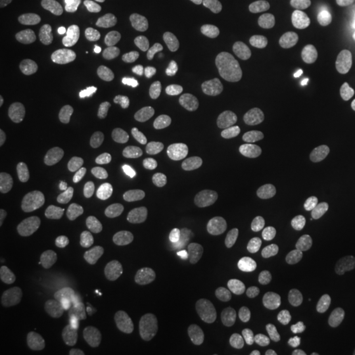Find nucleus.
I'll list each match as a JSON object with an SVG mask.
<instances>
[{"label":"nucleus","instance_id":"1","mask_svg":"<svg viewBox=\"0 0 355 355\" xmlns=\"http://www.w3.org/2000/svg\"><path fill=\"white\" fill-rule=\"evenodd\" d=\"M152 105L142 99L120 98L108 103L103 110V120L114 128L139 127L152 117Z\"/></svg>","mask_w":355,"mask_h":355},{"label":"nucleus","instance_id":"2","mask_svg":"<svg viewBox=\"0 0 355 355\" xmlns=\"http://www.w3.org/2000/svg\"><path fill=\"white\" fill-rule=\"evenodd\" d=\"M16 230L26 243L40 246L49 236L51 216L42 205H26L17 216Z\"/></svg>","mask_w":355,"mask_h":355},{"label":"nucleus","instance_id":"3","mask_svg":"<svg viewBox=\"0 0 355 355\" xmlns=\"http://www.w3.org/2000/svg\"><path fill=\"white\" fill-rule=\"evenodd\" d=\"M159 76V57L157 51H142L133 62V70L125 76V89L132 94H144L152 89Z\"/></svg>","mask_w":355,"mask_h":355},{"label":"nucleus","instance_id":"4","mask_svg":"<svg viewBox=\"0 0 355 355\" xmlns=\"http://www.w3.org/2000/svg\"><path fill=\"white\" fill-rule=\"evenodd\" d=\"M128 312V302L117 293H110L99 299L89 315L91 329L104 331L117 325Z\"/></svg>","mask_w":355,"mask_h":355},{"label":"nucleus","instance_id":"5","mask_svg":"<svg viewBox=\"0 0 355 355\" xmlns=\"http://www.w3.org/2000/svg\"><path fill=\"white\" fill-rule=\"evenodd\" d=\"M259 40L267 57L275 62L290 64L297 53L296 41L290 33L275 26H267L261 31Z\"/></svg>","mask_w":355,"mask_h":355},{"label":"nucleus","instance_id":"6","mask_svg":"<svg viewBox=\"0 0 355 355\" xmlns=\"http://www.w3.org/2000/svg\"><path fill=\"white\" fill-rule=\"evenodd\" d=\"M82 10L87 17L114 32L123 31L127 26L123 10L111 0H85Z\"/></svg>","mask_w":355,"mask_h":355},{"label":"nucleus","instance_id":"7","mask_svg":"<svg viewBox=\"0 0 355 355\" xmlns=\"http://www.w3.org/2000/svg\"><path fill=\"white\" fill-rule=\"evenodd\" d=\"M31 76L36 83L48 89L64 87L73 79L71 69L62 58H53L36 64L31 70Z\"/></svg>","mask_w":355,"mask_h":355},{"label":"nucleus","instance_id":"8","mask_svg":"<svg viewBox=\"0 0 355 355\" xmlns=\"http://www.w3.org/2000/svg\"><path fill=\"white\" fill-rule=\"evenodd\" d=\"M102 51L99 49H89L85 51L79 60L78 64V76L82 85L89 89H101L105 79H107V71L103 66Z\"/></svg>","mask_w":355,"mask_h":355},{"label":"nucleus","instance_id":"9","mask_svg":"<svg viewBox=\"0 0 355 355\" xmlns=\"http://www.w3.org/2000/svg\"><path fill=\"white\" fill-rule=\"evenodd\" d=\"M40 139L51 150H62L76 141V129L62 119H49L40 127Z\"/></svg>","mask_w":355,"mask_h":355},{"label":"nucleus","instance_id":"10","mask_svg":"<svg viewBox=\"0 0 355 355\" xmlns=\"http://www.w3.org/2000/svg\"><path fill=\"white\" fill-rule=\"evenodd\" d=\"M234 45V37L224 26H215L198 36L192 44V51L202 55H220L232 51Z\"/></svg>","mask_w":355,"mask_h":355},{"label":"nucleus","instance_id":"11","mask_svg":"<svg viewBox=\"0 0 355 355\" xmlns=\"http://www.w3.org/2000/svg\"><path fill=\"white\" fill-rule=\"evenodd\" d=\"M309 228V220L303 214L283 216L268 230L270 239L277 243L287 245L300 239Z\"/></svg>","mask_w":355,"mask_h":355},{"label":"nucleus","instance_id":"12","mask_svg":"<svg viewBox=\"0 0 355 355\" xmlns=\"http://www.w3.org/2000/svg\"><path fill=\"white\" fill-rule=\"evenodd\" d=\"M37 44L49 51H71L82 42L80 33L70 26H51L37 35Z\"/></svg>","mask_w":355,"mask_h":355},{"label":"nucleus","instance_id":"13","mask_svg":"<svg viewBox=\"0 0 355 355\" xmlns=\"http://www.w3.org/2000/svg\"><path fill=\"white\" fill-rule=\"evenodd\" d=\"M245 309L252 316L271 318L282 313L286 309V303L277 293L259 291L253 293L246 300Z\"/></svg>","mask_w":355,"mask_h":355},{"label":"nucleus","instance_id":"14","mask_svg":"<svg viewBox=\"0 0 355 355\" xmlns=\"http://www.w3.org/2000/svg\"><path fill=\"white\" fill-rule=\"evenodd\" d=\"M224 277L239 287H250L258 279V270L248 259L234 255L224 263Z\"/></svg>","mask_w":355,"mask_h":355},{"label":"nucleus","instance_id":"15","mask_svg":"<svg viewBox=\"0 0 355 355\" xmlns=\"http://www.w3.org/2000/svg\"><path fill=\"white\" fill-rule=\"evenodd\" d=\"M327 79L334 89L338 101L352 103L355 101V78L343 64H330L327 70Z\"/></svg>","mask_w":355,"mask_h":355},{"label":"nucleus","instance_id":"16","mask_svg":"<svg viewBox=\"0 0 355 355\" xmlns=\"http://www.w3.org/2000/svg\"><path fill=\"white\" fill-rule=\"evenodd\" d=\"M193 146L198 154L205 161L220 164L228 158L229 150L227 144L211 132H200L193 141Z\"/></svg>","mask_w":355,"mask_h":355},{"label":"nucleus","instance_id":"17","mask_svg":"<svg viewBox=\"0 0 355 355\" xmlns=\"http://www.w3.org/2000/svg\"><path fill=\"white\" fill-rule=\"evenodd\" d=\"M343 237L338 232L324 229L318 232L306 246V253L313 259L327 258L337 253L343 248Z\"/></svg>","mask_w":355,"mask_h":355},{"label":"nucleus","instance_id":"18","mask_svg":"<svg viewBox=\"0 0 355 355\" xmlns=\"http://www.w3.org/2000/svg\"><path fill=\"white\" fill-rule=\"evenodd\" d=\"M148 224V218L141 211L133 209L123 216L119 228L117 237L123 245L128 248H136L140 243L141 233Z\"/></svg>","mask_w":355,"mask_h":355},{"label":"nucleus","instance_id":"19","mask_svg":"<svg viewBox=\"0 0 355 355\" xmlns=\"http://www.w3.org/2000/svg\"><path fill=\"white\" fill-rule=\"evenodd\" d=\"M328 297V290L322 284L303 283L295 287L292 292V304L299 309H312Z\"/></svg>","mask_w":355,"mask_h":355},{"label":"nucleus","instance_id":"20","mask_svg":"<svg viewBox=\"0 0 355 355\" xmlns=\"http://www.w3.org/2000/svg\"><path fill=\"white\" fill-rule=\"evenodd\" d=\"M241 67L234 62H221L217 64L209 76V86L218 92H229L241 79Z\"/></svg>","mask_w":355,"mask_h":355},{"label":"nucleus","instance_id":"21","mask_svg":"<svg viewBox=\"0 0 355 355\" xmlns=\"http://www.w3.org/2000/svg\"><path fill=\"white\" fill-rule=\"evenodd\" d=\"M240 108L239 96L230 92H218L205 104V114L214 120H223L236 114Z\"/></svg>","mask_w":355,"mask_h":355},{"label":"nucleus","instance_id":"22","mask_svg":"<svg viewBox=\"0 0 355 355\" xmlns=\"http://www.w3.org/2000/svg\"><path fill=\"white\" fill-rule=\"evenodd\" d=\"M167 328V320L157 313H146L136 325V337L141 343H153L162 337Z\"/></svg>","mask_w":355,"mask_h":355},{"label":"nucleus","instance_id":"23","mask_svg":"<svg viewBox=\"0 0 355 355\" xmlns=\"http://www.w3.org/2000/svg\"><path fill=\"white\" fill-rule=\"evenodd\" d=\"M208 282V268L203 263H191L180 278V291L186 296H195L202 292Z\"/></svg>","mask_w":355,"mask_h":355},{"label":"nucleus","instance_id":"24","mask_svg":"<svg viewBox=\"0 0 355 355\" xmlns=\"http://www.w3.org/2000/svg\"><path fill=\"white\" fill-rule=\"evenodd\" d=\"M268 86L283 102L291 103L297 101L299 85L296 78L292 76L291 73L278 71L272 74L268 79Z\"/></svg>","mask_w":355,"mask_h":355},{"label":"nucleus","instance_id":"25","mask_svg":"<svg viewBox=\"0 0 355 355\" xmlns=\"http://www.w3.org/2000/svg\"><path fill=\"white\" fill-rule=\"evenodd\" d=\"M322 184V167L318 162L305 166L299 177V191L306 198L312 199L318 193Z\"/></svg>","mask_w":355,"mask_h":355},{"label":"nucleus","instance_id":"26","mask_svg":"<svg viewBox=\"0 0 355 355\" xmlns=\"http://www.w3.org/2000/svg\"><path fill=\"white\" fill-rule=\"evenodd\" d=\"M170 71L174 79L182 83L195 82L202 74L199 64L186 55H175L170 61Z\"/></svg>","mask_w":355,"mask_h":355},{"label":"nucleus","instance_id":"27","mask_svg":"<svg viewBox=\"0 0 355 355\" xmlns=\"http://www.w3.org/2000/svg\"><path fill=\"white\" fill-rule=\"evenodd\" d=\"M167 8L182 26H198L203 20V13L182 0H170L167 3Z\"/></svg>","mask_w":355,"mask_h":355},{"label":"nucleus","instance_id":"28","mask_svg":"<svg viewBox=\"0 0 355 355\" xmlns=\"http://www.w3.org/2000/svg\"><path fill=\"white\" fill-rule=\"evenodd\" d=\"M33 343L37 355H60L55 333L49 325L41 324L33 331Z\"/></svg>","mask_w":355,"mask_h":355},{"label":"nucleus","instance_id":"29","mask_svg":"<svg viewBox=\"0 0 355 355\" xmlns=\"http://www.w3.org/2000/svg\"><path fill=\"white\" fill-rule=\"evenodd\" d=\"M262 265H263L267 275L274 280L277 284H279L282 288L290 290L293 287L295 280L292 277L291 271L283 263H280L274 255H266L263 258Z\"/></svg>","mask_w":355,"mask_h":355},{"label":"nucleus","instance_id":"30","mask_svg":"<svg viewBox=\"0 0 355 355\" xmlns=\"http://www.w3.org/2000/svg\"><path fill=\"white\" fill-rule=\"evenodd\" d=\"M223 212L221 207L218 204H205L199 211L195 232L199 237H209L215 230L217 217Z\"/></svg>","mask_w":355,"mask_h":355},{"label":"nucleus","instance_id":"31","mask_svg":"<svg viewBox=\"0 0 355 355\" xmlns=\"http://www.w3.org/2000/svg\"><path fill=\"white\" fill-rule=\"evenodd\" d=\"M278 105L275 103L267 102L250 107L245 111V121L250 125H266L271 123L278 114Z\"/></svg>","mask_w":355,"mask_h":355},{"label":"nucleus","instance_id":"32","mask_svg":"<svg viewBox=\"0 0 355 355\" xmlns=\"http://www.w3.org/2000/svg\"><path fill=\"white\" fill-rule=\"evenodd\" d=\"M228 204L233 208H240L246 217H254L259 211V199L250 191H233L228 196Z\"/></svg>","mask_w":355,"mask_h":355},{"label":"nucleus","instance_id":"33","mask_svg":"<svg viewBox=\"0 0 355 355\" xmlns=\"http://www.w3.org/2000/svg\"><path fill=\"white\" fill-rule=\"evenodd\" d=\"M327 99V94L322 89L318 86H312L305 91L304 94L295 103L293 114L297 120H304L308 114V111L312 105L322 103Z\"/></svg>","mask_w":355,"mask_h":355},{"label":"nucleus","instance_id":"34","mask_svg":"<svg viewBox=\"0 0 355 355\" xmlns=\"http://www.w3.org/2000/svg\"><path fill=\"white\" fill-rule=\"evenodd\" d=\"M223 311L216 305H208L203 309L198 311L191 318V325L198 329H209L216 328L223 322Z\"/></svg>","mask_w":355,"mask_h":355},{"label":"nucleus","instance_id":"35","mask_svg":"<svg viewBox=\"0 0 355 355\" xmlns=\"http://www.w3.org/2000/svg\"><path fill=\"white\" fill-rule=\"evenodd\" d=\"M334 309L343 320L355 321V287H347L337 292Z\"/></svg>","mask_w":355,"mask_h":355},{"label":"nucleus","instance_id":"36","mask_svg":"<svg viewBox=\"0 0 355 355\" xmlns=\"http://www.w3.org/2000/svg\"><path fill=\"white\" fill-rule=\"evenodd\" d=\"M184 349L192 355H216V346L214 341L199 333L189 334L183 338Z\"/></svg>","mask_w":355,"mask_h":355},{"label":"nucleus","instance_id":"37","mask_svg":"<svg viewBox=\"0 0 355 355\" xmlns=\"http://www.w3.org/2000/svg\"><path fill=\"white\" fill-rule=\"evenodd\" d=\"M286 330L296 340H308L315 334V324L305 316H293L286 322Z\"/></svg>","mask_w":355,"mask_h":355},{"label":"nucleus","instance_id":"38","mask_svg":"<svg viewBox=\"0 0 355 355\" xmlns=\"http://www.w3.org/2000/svg\"><path fill=\"white\" fill-rule=\"evenodd\" d=\"M193 179H195L193 175L189 174V173L177 174V175L170 178V179L164 180L158 187V192H159L161 196H168V195H173V193H182L187 187H190Z\"/></svg>","mask_w":355,"mask_h":355},{"label":"nucleus","instance_id":"39","mask_svg":"<svg viewBox=\"0 0 355 355\" xmlns=\"http://www.w3.org/2000/svg\"><path fill=\"white\" fill-rule=\"evenodd\" d=\"M355 142L354 127L349 121H343L331 140V148L338 153L349 152Z\"/></svg>","mask_w":355,"mask_h":355},{"label":"nucleus","instance_id":"40","mask_svg":"<svg viewBox=\"0 0 355 355\" xmlns=\"http://www.w3.org/2000/svg\"><path fill=\"white\" fill-rule=\"evenodd\" d=\"M162 6V0H149V3L137 10H130V20L137 26H149Z\"/></svg>","mask_w":355,"mask_h":355},{"label":"nucleus","instance_id":"41","mask_svg":"<svg viewBox=\"0 0 355 355\" xmlns=\"http://www.w3.org/2000/svg\"><path fill=\"white\" fill-rule=\"evenodd\" d=\"M243 164L248 168L263 173L265 175H271L278 170L277 164L267 155H246Z\"/></svg>","mask_w":355,"mask_h":355},{"label":"nucleus","instance_id":"42","mask_svg":"<svg viewBox=\"0 0 355 355\" xmlns=\"http://www.w3.org/2000/svg\"><path fill=\"white\" fill-rule=\"evenodd\" d=\"M331 184L336 190L354 191L355 190V170L353 168H343L333 174Z\"/></svg>","mask_w":355,"mask_h":355},{"label":"nucleus","instance_id":"43","mask_svg":"<svg viewBox=\"0 0 355 355\" xmlns=\"http://www.w3.org/2000/svg\"><path fill=\"white\" fill-rule=\"evenodd\" d=\"M245 338H246V341L250 345V347L253 349L254 352H257V353H259L261 355L268 354L271 352V349H272L271 343L267 340L262 333H259L258 330H246Z\"/></svg>","mask_w":355,"mask_h":355},{"label":"nucleus","instance_id":"44","mask_svg":"<svg viewBox=\"0 0 355 355\" xmlns=\"http://www.w3.org/2000/svg\"><path fill=\"white\" fill-rule=\"evenodd\" d=\"M313 140L309 135L305 133H295L288 139V146L293 155L300 157L303 155L306 150H309L312 148Z\"/></svg>","mask_w":355,"mask_h":355},{"label":"nucleus","instance_id":"45","mask_svg":"<svg viewBox=\"0 0 355 355\" xmlns=\"http://www.w3.org/2000/svg\"><path fill=\"white\" fill-rule=\"evenodd\" d=\"M265 142L270 148L278 150V152H284L288 146V137L284 130H272L268 135L265 136Z\"/></svg>","mask_w":355,"mask_h":355},{"label":"nucleus","instance_id":"46","mask_svg":"<svg viewBox=\"0 0 355 355\" xmlns=\"http://www.w3.org/2000/svg\"><path fill=\"white\" fill-rule=\"evenodd\" d=\"M171 345H173V337L164 334L153 343L152 347L149 349L146 355H166L170 352Z\"/></svg>","mask_w":355,"mask_h":355},{"label":"nucleus","instance_id":"47","mask_svg":"<svg viewBox=\"0 0 355 355\" xmlns=\"http://www.w3.org/2000/svg\"><path fill=\"white\" fill-rule=\"evenodd\" d=\"M12 280V268L1 258L0 259V292H4Z\"/></svg>","mask_w":355,"mask_h":355},{"label":"nucleus","instance_id":"48","mask_svg":"<svg viewBox=\"0 0 355 355\" xmlns=\"http://www.w3.org/2000/svg\"><path fill=\"white\" fill-rule=\"evenodd\" d=\"M26 0H0V15L6 16L23 6Z\"/></svg>","mask_w":355,"mask_h":355},{"label":"nucleus","instance_id":"49","mask_svg":"<svg viewBox=\"0 0 355 355\" xmlns=\"http://www.w3.org/2000/svg\"><path fill=\"white\" fill-rule=\"evenodd\" d=\"M116 66L119 67V69H121V70H124V69H128V67H130L132 64H133V60H132V57L127 54V53H121V54H119L117 57H116Z\"/></svg>","mask_w":355,"mask_h":355},{"label":"nucleus","instance_id":"50","mask_svg":"<svg viewBox=\"0 0 355 355\" xmlns=\"http://www.w3.org/2000/svg\"><path fill=\"white\" fill-rule=\"evenodd\" d=\"M305 355H333V353L330 352L328 347L318 345V346L309 347V349L305 352Z\"/></svg>","mask_w":355,"mask_h":355},{"label":"nucleus","instance_id":"51","mask_svg":"<svg viewBox=\"0 0 355 355\" xmlns=\"http://www.w3.org/2000/svg\"><path fill=\"white\" fill-rule=\"evenodd\" d=\"M0 355H24L23 352L11 345H1L0 346Z\"/></svg>","mask_w":355,"mask_h":355},{"label":"nucleus","instance_id":"52","mask_svg":"<svg viewBox=\"0 0 355 355\" xmlns=\"http://www.w3.org/2000/svg\"><path fill=\"white\" fill-rule=\"evenodd\" d=\"M202 103H203V96H202L199 92H196V91H193V89H190L189 104L192 105V107H199Z\"/></svg>","mask_w":355,"mask_h":355},{"label":"nucleus","instance_id":"53","mask_svg":"<svg viewBox=\"0 0 355 355\" xmlns=\"http://www.w3.org/2000/svg\"><path fill=\"white\" fill-rule=\"evenodd\" d=\"M129 1H130L132 10H137V8H141V7H144L149 3V0H129Z\"/></svg>","mask_w":355,"mask_h":355},{"label":"nucleus","instance_id":"54","mask_svg":"<svg viewBox=\"0 0 355 355\" xmlns=\"http://www.w3.org/2000/svg\"><path fill=\"white\" fill-rule=\"evenodd\" d=\"M7 207V198H6V193L3 191H0V214L4 212Z\"/></svg>","mask_w":355,"mask_h":355},{"label":"nucleus","instance_id":"55","mask_svg":"<svg viewBox=\"0 0 355 355\" xmlns=\"http://www.w3.org/2000/svg\"><path fill=\"white\" fill-rule=\"evenodd\" d=\"M192 3H195V4H202V6H205V4H208L211 0H191Z\"/></svg>","mask_w":355,"mask_h":355}]
</instances>
